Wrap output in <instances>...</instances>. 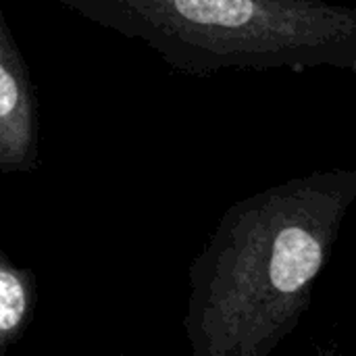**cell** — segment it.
<instances>
[{"label":"cell","instance_id":"3957f363","mask_svg":"<svg viewBox=\"0 0 356 356\" xmlns=\"http://www.w3.org/2000/svg\"><path fill=\"white\" fill-rule=\"evenodd\" d=\"M40 163L35 88L0 8V173H33Z\"/></svg>","mask_w":356,"mask_h":356},{"label":"cell","instance_id":"7a4b0ae2","mask_svg":"<svg viewBox=\"0 0 356 356\" xmlns=\"http://www.w3.org/2000/svg\"><path fill=\"white\" fill-rule=\"evenodd\" d=\"M144 42L188 75L223 69L356 71V10L325 0H56Z\"/></svg>","mask_w":356,"mask_h":356},{"label":"cell","instance_id":"6da1fadb","mask_svg":"<svg viewBox=\"0 0 356 356\" xmlns=\"http://www.w3.org/2000/svg\"><path fill=\"white\" fill-rule=\"evenodd\" d=\"M356 171H313L234 202L190 267L192 356H269L300 323L348 209Z\"/></svg>","mask_w":356,"mask_h":356},{"label":"cell","instance_id":"277c9868","mask_svg":"<svg viewBox=\"0 0 356 356\" xmlns=\"http://www.w3.org/2000/svg\"><path fill=\"white\" fill-rule=\"evenodd\" d=\"M38 280L0 248V355L29 330L38 309Z\"/></svg>","mask_w":356,"mask_h":356}]
</instances>
